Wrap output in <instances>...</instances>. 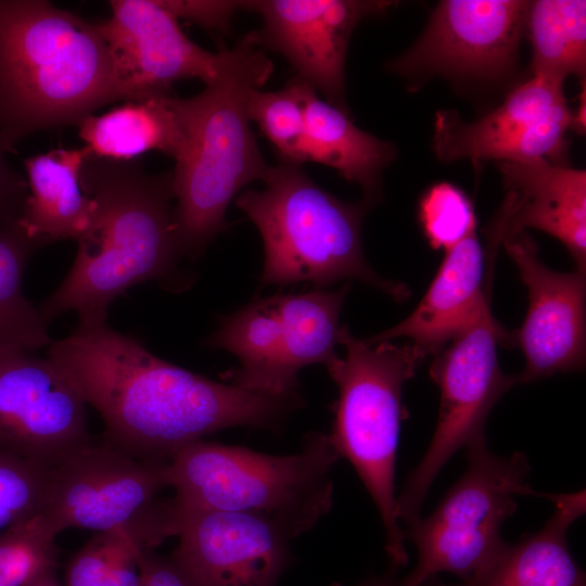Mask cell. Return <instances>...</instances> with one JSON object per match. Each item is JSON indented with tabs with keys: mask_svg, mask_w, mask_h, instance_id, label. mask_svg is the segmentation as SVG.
<instances>
[{
	"mask_svg": "<svg viewBox=\"0 0 586 586\" xmlns=\"http://www.w3.org/2000/svg\"><path fill=\"white\" fill-rule=\"evenodd\" d=\"M47 359L99 412L103 441L143 459L169 462L226 428L278 429L303 404L300 394L269 395L175 366L106 322L78 323L51 342Z\"/></svg>",
	"mask_w": 586,
	"mask_h": 586,
	"instance_id": "1",
	"label": "cell"
},
{
	"mask_svg": "<svg viewBox=\"0 0 586 586\" xmlns=\"http://www.w3.org/2000/svg\"><path fill=\"white\" fill-rule=\"evenodd\" d=\"M173 180V170L152 175L137 160L88 152L80 182L94 208L72 268L37 307L48 324L68 311L79 324L106 322L114 300L143 282L170 290L188 285L178 265Z\"/></svg>",
	"mask_w": 586,
	"mask_h": 586,
	"instance_id": "2",
	"label": "cell"
},
{
	"mask_svg": "<svg viewBox=\"0 0 586 586\" xmlns=\"http://www.w3.org/2000/svg\"><path fill=\"white\" fill-rule=\"evenodd\" d=\"M273 72L256 30L225 47L218 76L198 94L173 98L183 140L175 158L174 224L180 257L196 259L226 227L232 199L271 165L251 127L247 101Z\"/></svg>",
	"mask_w": 586,
	"mask_h": 586,
	"instance_id": "3",
	"label": "cell"
},
{
	"mask_svg": "<svg viewBox=\"0 0 586 586\" xmlns=\"http://www.w3.org/2000/svg\"><path fill=\"white\" fill-rule=\"evenodd\" d=\"M123 100L99 22L43 0H0V132L26 136L78 124Z\"/></svg>",
	"mask_w": 586,
	"mask_h": 586,
	"instance_id": "4",
	"label": "cell"
},
{
	"mask_svg": "<svg viewBox=\"0 0 586 586\" xmlns=\"http://www.w3.org/2000/svg\"><path fill=\"white\" fill-rule=\"evenodd\" d=\"M263 182V189H247L235 200L263 239V284L310 282L320 289L358 280L395 301L409 297L406 284L381 277L366 259L361 226L371 202H344L314 182L301 165L283 161L271 166Z\"/></svg>",
	"mask_w": 586,
	"mask_h": 586,
	"instance_id": "5",
	"label": "cell"
},
{
	"mask_svg": "<svg viewBox=\"0 0 586 586\" xmlns=\"http://www.w3.org/2000/svg\"><path fill=\"white\" fill-rule=\"evenodd\" d=\"M340 458L323 433L307 434L292 455L199 440L173 457L167 479L182 509L263 517L294 539L329 512L331 471Z\"/></svg>",
	"mask_w": 586,
	"mask_h": 586,
	"instance_id": "6",
	"label": "cell"
},
{
	"mask_svg": "<svg viewBox=\"0 0 586 586\" xmlns=\"http://www.w3.org/2000/svg\"><path fill=\"white\" fill-rule=\"evenodd\" d=\"M339 343L345 356L326 365L339 388L329 438L340 457L352 463L377 506L390 565L398 569L408 562L395 495L396 454L405 416L403 386L426 355L412 343L369 344L346 326H341Z\"/></svg>",
	"mask_w": 586,
	"mask_h": 586,
	"instance_id": "7",
	"label": "cell"
},
{
	"mask_svg": "<svg viewBox=\"0 0 586 586\" xmlns=\"http://www.w3.org/2000/svg\"><path fill=\"white\" fill-rule=\"evenodd\" d=\"M467 469L425 518L405 523L404 540L412 543L418 560L404 586H420L446 572L467 582L482 572L506 542L501 526L517 510V496L536 495L526 479L525 454L499 456L486 445L466 449Z\"/></svg>",
	"mask_w": 586,
	"mask_h": 586,
	"instance_id": "8",
	"label": "cell"
},
{
	"mask_svg": "<svg viewBox=\"0 0 586 586\" xmlns=\"http://www.w3.org/2000/svg\"><path fill=\"white\" fill-rule=\"evenodd\" d=\"M168 464L91 440L50 469L42 513L59 534L67 528L125 531L153 550L178 533L174 498L157 497L169 487Z\"/></svg>",
	"mask_w": 586,
	"mask_h": 586,
	"instance_id": "9",
	"label": "cell"
},
{
	"mask_svg": "<svg viewBox=\"0 0 586 586\" xmlns=\"http://www.w3.org/2000/svg\"><path fill=\"white\" fill-rule=\"evenodd\" d=\"M492 275L469 320L430 366L440 387L441 403L433 437L396 496L398 521L421 515L425 496L440 471L460 449L486 445L485 425L498 400L517 385L514 374L499 366L498 345L512 344V335L493 316Z\"/></svg>",
	"mask_w": 586,
	"mask_h": 586,
	"instance_id": "10",
	"label": "cell"
},
{
	"mask_svg": "<svg viewBox=\"0 0 586 586\" xmlns=\"http://www.w3.org/2000/svg\"><path fill=\"white\" fill-rule=\"evenodd\" d=\"M572 111L563 84L539 76L515 87L495 110L464 122L454 110L436 112L433 150L442 162L543 157L568 165Z\"/></svg>",
	"mask_w": 586,
	"mask_h": 586,
	"instance_id": "11",
	"label": "cell"
},
{
	"mask_svg": "<svg viewBox=\"0 0 586 586\" xmlns=\"http://www.w3.org/2000/svg\"><path fill=\"white\" fill-rule=\"evenodd\" d=\"M530 1L445 0L416 43L387 64L407 79H494L515 64Z\"/></svg>",
	"mask_w": 586,
	"mask_h": 586,
	"instance_id": "12",
	"label": "cell"
},
{
	"mask_svg": "<svg viewBox=\"0 0 586 586\" xmlns=\"http://www.w3.org/2000/svg\"><path fill=\"white\" fill-rule=\"evenodd\" d=\"M86 405L47 358L0 346V451L53 468L91 441Z\"/></svg>",
	"mask_w": 586,
	"mask_h": 586,
	"instance_id": "13",
	"label": "cell"
},
{
	"mask_svg": "<svg viewBox=\"0 0 586 586\" xmlns=\"http://www.w3.org/2000/svg\"><path fill=\"white\" fill-rule=\"evenodd\" d=\"M397 2L383 0H251L244 10L257 13L259 46L282 54L295 77L348 113L345 59L356 26L381 15Z\"/></svg>",
	"mask_w": 586,
	"mask_h": 586,
	"instance_id": "14",
	"label": "cell"
},
{
	"mask_svg": "<svg viewBox=\"0 0 586 586\" xmlns=\"http://www.w3.org/2000/svg\"><path fill=\"white\" fill-rule=\"evenodd\" d=\"M110 7L99 25L126 102L169 94L181 79L207 85L218 76L225 47L211 52L193 42L158 0H112Z\"/></svg>",
	"mask_w": 586,
	"mask_h": 586,
	"instance_id": "15",
	"label": "cell"
},
{
	"mask_svg": "<svg viewBox=\"0 0 586 586\" xmlns=\"http://www.w3.org/2000/svg\"><path fill=\"white\" fill-rule=\"evenodd\" d=\"M527 288L528 308L512 335L525 357L517 385L558 372L582 371L585 366V272H558L538 257L536 242L526 231L502 241Z\"/></svg>",
	"mask_w": 586,
	"mask_h": 586,
	"instance_id": "16",
	"label": "cell"
},
{
	"mask_svg": "<svg viewBox=\"0 0 586 586\" xmlns=\"http://www.w3.org/2000/svg\"><path fill=\"white\" fill-rule=\"evenodd\" d=\"M178 508L179 544L171 555L198 586H277L293 539L277 523L242 512Z\"/></svg>",
	"mask_w": 586,
	"mask_h": 586,
	"instance_id": "17",
	"label": "cell"
},
{
	"mask_svg": "<svg viewBox=\"0 0 586 586\" xmlns=\"http://www.w3.org/2000/svg\"><path fill=\"white\" fill-rule=\"evenodd\" d=\"M498 169L506 196L485 229L488 247L528 228L563 243L586 270V171L543 157L501 161Z\"/></svg>",
	"mask_w": 586,
	"mask_h": 586,
	"instance_id": "18",
	"label": "cell"
},
{
	"mask_svg": "<svg viewBox=\"0 0 586 586\" xmlns=\"http://www.w3.org/2000/svg\"><path fill=\"white\" fill-rule=\"evenodd\" d=\"M445 253L415 310L396 326L365 339L367 343L408 337L425 355H436L460 332L485 290L484 254L476 230Z\"/></svg>",
	"mask_w": 586,
	"mask_h": 586,
	"instance_id": "19",
	"label": "cell"
},
{
	"mask_svg": "<svg viewBox=\"0 0 586 586\" xmlns=\"http://www.w3.org/2000/svg\"><path fill=\"white\" fill-rule=\"evenodd\" d=\"M206 345L238 357L240 367L220 374L230 384L275 396L300 394L298 379L289 366L291 335L278 294L224 317Z\"/></svg>",
	"mask_w": 586,
	"mask_h": 586,
	"instance_id": "20",
	"label": "cell"
},
{
	"mask_svg": "<svg viewBox=\"0 0 586 586\" xmlns=\"http://www.w3.org/2000/svg\"><path fill=\"white\" fill-rule=\"evenodd\" d=\"M553 504L544 526L501 548L479 574L458 586H586V576L571 555L570 526L586 510L585 491L543 493Z\"/></svg>",
	"mask_w": 586,
	"mask_h": 586,
	"instance_id": "21",
	"label": "cell"
},
{
	"mask_svg": "<svg viewBox=\"0 0 586 586\" xmlns=\"http://www.w3.org/2000/svg\"><path fill=\"white\" fill-rule=\"evenodd\" d=\"M87 154L85 146L55 149L24 162L29 192L18 225L42 246L77 241L91 220L94 203L80 182Z\"/></svg>",
	"mask_w": 586,
	"mask_h": 586,
	"instance_id": "22",
	"label": "cell"
},
{
	"mask_svg": "<svg viewBox=\"0 0 586 586\" xmlns=\"http://www.w3.org/2000/svg\"><path fill=\"white\" fill-rule=\"evenodd\" d=\"M302 93L305 162L334 169L345 180L357 183L364 199L374 204L381 198L383 171L396 155L394 144L358 128L348 113L321 100L305 81Z\"/></svg>",
	"mask_w": 586,
	"mask_h": 586,
	"instance_id": "23",
	"label": "cell"
},
{
	"mask_svg": "<svg viewBox=\"0 0 586 586\" xmlns=\"http://www.w3.org/2000/svg\"><path fill=\"white\" fill-rule=\"evenodd\" d=\"M170 94L154 95L89 115L79 124V137L88 152L113 161H132L158 151L174 160L183 135Z\"/></svg>",
	"mask_w": 586,
	"mask_h": 586,
	"instance_id": "24",
	"label": "cell"
},
{
	"mask_svg": "<svg viewBox=\"0 0 586 586\" xmlns=\"http://www.w3.org/2000/svg\"><path fill=\"white\" fill-rule=\"evenodd\" d=\"M525 31L533 48V76L562 84L572 75L585 79L586 1H530Z\"/></svg>",
	"mask_w": 586,
	"mask_h": 586,
	"instance_id": "25",
	"label": "cell"
},
{
	"mask_svg": "<svg viewBox=\"0 0 586 586\" xmlns=\"http://www.w3.org/2000/svg\"><path fill=\"white\" fill-rule=\"evenodd\" d=\"M41 247L21 227L0 230V346L31 352L52 342L48 323L23 291L26 266Z\"/></svg>",
	"mask_w": 586,
	"mask_h": 586,
	"instance_id": "26",
	"label": "cell"
},
{
	"mask_svg": "<svg viewBox=\"0 0 586 586\" xmlns=\"http://www.w3.org/2000/svg\"><path fill=\"white\" fill-rule=\"evenodd\" d=\"M144 550L125 531L97 533L68 560L65 586H140L139 558Z\"/></svg>",
	"mask_w": 586,
	"mask_h": 586,
	"instance_id": "27",
	"label": "cell"
},
{
	"mask_svg": "<svg viewBox=\"0 0 586 586\" xmlns=\"http://www.w3.org/2000/svg\"><path fill=\"white\" fill-rule=\"evenodd\" d=\"M303 81L294 77L277 91L254 90L247 101V115L277 151L280 161L305 162V109Z\"/></svg>",
	"mask_w": 586,
	"mask_h": 586,
	"instance_id": "28",
	"label": "cell"
},
{
	"mask_svg": "<svg viewBox=\"0 0 586 586\" xmlns=\"http://www.w3.org/2000/svg\"><path fill=\"white\" fill-rule=\"evenodd\" d=\"M58 535L43 513L0 532V586H27L56 568Z\"/></svg>",
	"mask_w": 586,
	"mask_h": 586,
	"instance_id": "29",
	"label": "cell"
},
{
	"mask_svg": "<svg viewBox=\"0 0 586 586\" xmlns=\"http://www.w3.org/2000/svg\"><path fill=\"white\" fill-rule=\"evenodd\" d=\"M50 469L0 451V532L43 512Z\"/></svg>",
	"mask_w": 586,
	"mask_h": 586,
	"instance_id": "30",
	"label": "cell"
},
{
	"mask_svg": "<svg viewBox=\"0 0 586 586\" xmlns=\"http://www.w3.org/2000/svg\"><path fill=\"white\" fill-rule=\"evenodd\" d=\"M418 216L430 245L445 252L476 230V216L468 195L457 186L440 182L421 196Z\"/></svg>",
	"mask_w": 586,
	"mask_h": 586,
	"instance_id": "31",
	"label": "cell"
},
{
	"mask_svg": "<svg viewBox=\"0 0 586 586\" xmlns=\"http://www.w3.org/2000/svg\"><path fill=\"white\" fill-rule=\"evenodd\" d=\"M177 20L193 22L206 30L225 34L233 15L244 10L245 1L231 0H158Z\"/></svg>",
	"mask_w": 586,
	"mask_h": 586,
	"instance_id": "32",
	"label": "cell"
},
{
	"mask_svg": "<svg viewBox=\"0 0 586 586\" xmlns=\"http://www.w3.org/2000/svg\"><path fill=\"white\" fill-rule=\"evenodd\" d=\"M10 152L0 132V230L20 227L28 183L7 160Z\"/></svg>",
	"mask_w": 586,
	"mask_h": 586,
	"instance_id": "33",
	"label": "cell"
},
{
	"mask_svg": "<svg viewBox=\"0 0 586 586\" xmlns=\"http://www.w3.org/2000/svg\"><path fill=\"white\" fill-rule=\"evenodd\" d=\"M140 586H198L173 555L144 550L139 558Z\"/></svg>",
	"mask_w": 586,
	"mask_h": 586,
	"instance_id": "34",
	"label": "cell"
},
{
	"mask_svg": "<svg viewBox=\"0 0 586 586\" xmlns=\"http://www.w3.org/2000/svg\"><path fill=\"white\" fill-rule=\"evenodd\" d=\"M585 80L583 81V88L579 92L578 105L575 112H572L570 130H573L577 135H584L586 129V98H585Z\"/></svg>",
	"mask_w": 586,
	"mask_h": 586,
	"instance_id": "35",
	"label": "cell"
},
{
	"mask_svg": "<svg viewBox=\"0 0 586 586\" xmlns=\"http://www.w3.org/2000/svg\"><path fill=\"white\" fill-rule=\"evenodd\" d=\"M396 570L397 569L390 566V569L384 574L375 576V577H371L355 586H404L402 578H398L396 576ZM334 586H341V585L335 584Z\"/></svg>",
	"mask_w": 586,
	"mask_h": 586,
	"instance_id": "36",
	"label": "cell"
},
{
	"mask_svg": "<svg viewBox=\"0 0 586 586\" xmlns=\"http://www.w3.org/2000/svg\"><path fill=\"white\" fill-rule=\"evenodd\" d=\"M27 586H61L56 577V568L43 571Z\"/></svg>",
	"mask_w": 586,
	"mask_h": 586,
	"instance_id": "37",
	"label": "cell"
},
{
	"mask_svg": "<svg viewBox=\"0 0 586 586\" xmlns=\"http://www.w3.org/2000/svg\"><path fill=\"white\" fill-rule=\"evenodd\" d=\"M420 586H446V585L440 581L437 575H434L425 579Z\"/></svg>",
	"mask_w": 586,
	"mask_h": 586,
	"instance_id": "38",
	"label": "cell"
}]
</instances>
